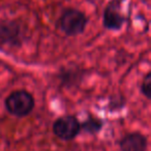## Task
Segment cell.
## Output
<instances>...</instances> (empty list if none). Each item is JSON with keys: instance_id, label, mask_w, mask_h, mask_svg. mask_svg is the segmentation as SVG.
<instances>
[{"instance_id": "2", "label": "cell", "mask_w": 151, "mask_h": 151, "mask_svg": "<svg viewBox=\"0 0 151 151\" xmlns=\"http://www.w3.org/2000/svg\"><path fill=\"white\" fill-rule=\"evenodd\" d=\"M88 23L87 16L76 9H67L59 17L57 26L68 36H76L83 33Z\"/></svg>"}, {"instance_id": "5", "label": "cell", "mask_w": 151, "mask_h": 151, "mask_svg": "<svg viewBox=\"0 0 151 151\" xmlns=\"http://www.w3.org/2000/svg\"><path fill=\"white\" fill-rule=\"evenodd\" d=\"M122 0H112L104 11L103 24L105 28L113 31L120 30L126 22V17L122 13Z\"/></svg>"}, {"instance_id": "6", "label": "cell", "mask_w": 151, "mask_h": 151, "mask_svg": "<svg viewBox=\"0 0 151 151\" xmlns=\"http://www.w3.org/2000/svg\"><path fill=\"white\" fill-rule=\"evenodd\" d=\"M118 144L121 151H147L148 139L142 132H132L122 137Z\"/></svg>"}, {"instance_id": "3", "label": "cell", "mask_w": 151, "mask_h": 151, "mask_svg": "<svg viewBox=\"0 0 151 151\" xmlns=\"http://www.w3.org/2000/svg\"><path fill=\"white\" fill-rule=\"evenodd\" d=\"M52 132L60 140L73 141L80 134L81 122L73 115L61 116L53 122Z\"/></svg>"}, {"instance_id": "1", "label": "cell", "mask_w": 151, "mask_h": 151, "mask_svg": "<svg viewBox=\"0 0 151 151\" xmlns=\"http://www.w3.org/2000/svg\"><path fill=\"white\" fill-rule=\"evenodd\" d=\"M5 109L15 117H26L34 109V97L28 91L21 89L15 90L5 99Z\"/></svg>"}, {"instance_id": "4", "label": "cell", "mask_w": 151, "mask_h": 151, "mask_svg": "<svg viewBox=\"0 0 151 151\" xmlns=\"http://www.w3.org/2000/svg\"><path fill=\"white\" fill-rule=\"evenodd\" d=\"M23 30L15 20L0 21V48H19L23 42Z\"/></svg>"}, {"instance_id": "8", "label": "cell", "mask_w": 151, "mask_h": 151, "mask_svg": "<svg viewBox=\"0 0 151 151\" xmlns=\"http://www.w3.org/2000/svg\"><path fill=\"white\" fill-rule=\"evenodd\" d=\"M140 91L147 99H151V73H148L145 75V77L143 78V81L141 83L140 86Z\"/></svg>"}, {"instance_id": "7", "label": "cell", "mask_w": 151, "mask_h": 151, "mask_svg": "<svg viewBox=\"0 0 151 151\" xmlns=\"http://www.w3.org/2000/svg\"><path fill=\"white\" fill-rule=\"evenodd\" d=\"M104 126V121L94 115H88V117L81 122V132L88 134H97Z\"/></svg>"}]
</instances>
